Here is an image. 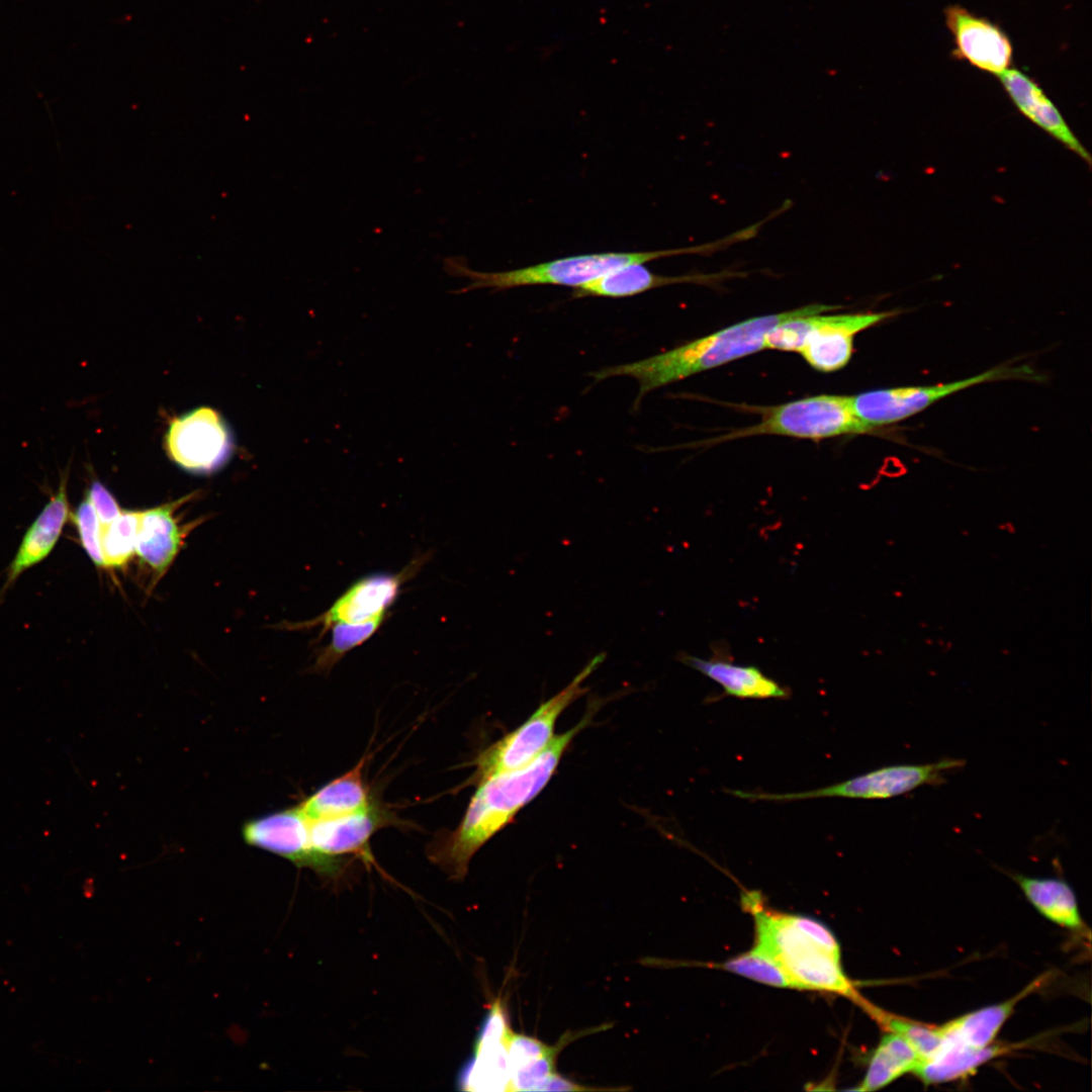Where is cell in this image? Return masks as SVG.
I'll use <instances>...</instances> for the list:
<instances>
[{
	"label": "cell",
	"mask_w": 1092,
	"mask_h": 1092,
	"mask_svg": "<svg viewBox=\"0 0 1092 1092\" xmlns=\"http://www.w3.org/2000/svg\"><path fill=\"white\" fill-rule=\"evenodd\" d=\"M193 494L181 499L141 511L136 548L141 560L159 577L163 575L179 553L191 525H181L176 511Z\"/></svg>",
	"instance_id": "obj_14"
},
{
	"label": "cell",
	"mask_w": 1092,
	"mask_h": 1092,
	"mask_svg": "<svg viewBox=\"0 0 1092 1092\" xmlns=\"http://www.w3.org/2000/svg\"><path fill=\"white\" fill-rule=\"evenodd\" d=\"M71 518L77 529L82 548L96 566L104 567L101 550L102 526L86 496L75 513L71 514Z\"/></svg>",
	"instance_id": "obj_30"
},
{
	"label": "cell",
	"mask_w": 1092,
	"mask_h": 1092,
	"mask_svg": "<svg viewBox=\"0 0 1092 1092\" xmlns=\"http://www.w3.org/2000/svg\"><path fill=\"white\" fill-rule=\"evenodd\" d=\"M604 657L596 656L565 689L541 704L522 725L485 748L474 760L471 782L477 784L488 777L521 768L536 758L553 739L558 717L584 694L582 681Z\"/></svg>",
	"instance_id": "obj_5"
},
{
	"label": "cell",
	"mask_w": 1092,
	"mask_h": 1092,
	"mask_svg": "<svg viewBox=\"0 0 1092 1092\" xmlns=\"http://www.w3.org/2000/svg\"><path fill=\"white\" fill-rule=\"evenodd\" d=\"M677 659L720 685L725 694L740 699H787L788 689L755 666L737 665L721 659H702L680 652Z\"/></svg>",
	"instance_id": "obj_21"
},
{
	"label": "cell",
	"mask_w": 1092,
	"mask_h": 1092,
	"mask_svg": "<svg viewBox=\"0 0 1092 1092\" xmlns=\"http://www.w3.org/2000/svg\"><path fill=\"white\" fill-rule=\"evenodd\" d=\"M720 967L728 972L771 987L792 989L789 979L777 964L753 947L726 961Z\"/></svg>",
	"instance_id": "obj_28"
},
{
	"label": "cell",
	"mask_w": 1092,
	"mask_h": 1092,
	"mask_svg": "<svg viewBox=\"0 0 1092 1092\" xmlns=\"http://www.w3.org/2000/svg\"><path fill=\"white\" fill-rule=\"evenodd\" d=\"M141 511H122L111 523L102 527L101 550L104 567L121 568L133 556Z\"/></svg>",
	"instance_id": "obj_27"
},
{
	"label": "cell",
	"mask_w": 1092,
	"mask_h": 1092,
	"mask_svg": "<svg viewBox=\"0 0 1092 1092\" xmlns=\"http://www.w3.org/2000/svg\"><path fill=\"white\" fill-rule=\"evenodd\" d=\"M1026 1043H991L982 1049L941 1041L928 1058L921 1060L913 1071L924 1085L941 1084L963 1079L983 1064L1004 1056Z\"/></svg>",
	"instance_id": "obj_19"
},
{
	"label": "cell",
	"mask_w": 1092,
	"mask_h": 1092,
	"mask_svg": "<svg viewBox=\"0 0 1092 1092\" xmlns=\"http://www.w3.org/2000/svg\"><path fill=\"white\" fill-rule=\"evenodd\" d=\"M86 497L92 505L102 527L111 523L122 512L113 494L98 479L91 482Z\"/></svg>",
	"instance_id": "obj_31"
},
{
	"label": "cell",
	"mask_w": 1092,
	"mask_h": 1092,
	"mask_svg": "<svg viewBox=\"0 0 1092 1092\" xmlns=\"http://www.w3.org/2000/svg\"><path fill=\"white\" fill-rule=\"evenodd\" d=\"M839 308L810 304L780 313L749 318L686 345L636 362L606 367L592 374L596 381L628 376L639 384L634 402L652 390L762 350L765 335L778 324L801 314L824 313Z\"/></svg>",
	"instance_id": "obj_3"
},
{
	"label": "cell",
	"mask_w": 1092,
	"mask_h": 1092,
	"mask_svg": "<svg viewBox=\"0 0 1092 1092\" xmlns=\"http://www.w3.org/2000/svg\"><path fill=\"white\" fill-rule=\"evenodd\" d=\"M590 719L588 712L574 727L554 736L525 766L478 782L460 824L432 843L430 858L452 878L462 879L477 850L547 786L572 739Z\"/></svg>",
	"instance_id": "obj_1"
},
{
	"label": "cell",
	"mask_w": 1092,
	"mask_h": 1092,
	"mask_svg": "<svg viewBox=\"0 0 1092 1092\" xmlns=\"http://www.w3.org/2000/svg\"><path fill=\"white\" fill-rule=\"evenodd\" d=\"M761 411L759 423L731 433L723 439L780 435L817 441L873 431L854 415L850 396L815 395Z\"/></svg>",
	"instance_id": "obj_6"
},
{
	"label": "cell",
	"mask_w": 1092,
	"mask_h": 1092,
	"mask_svg": "<svg viewBox=\"0 0 1092 1092\" xmlns=\"http://www.w3.org/2000/svg\"><path fill=\"white\" fill-rule=\"evenodd\" d=\"M574 1034L567 1033L561 1036L559 1042L549 1045L534 1036L515 1032L508 1027L504 1042L507 1053L509 1076L512 1071L532 1061H535L555 1050H562L567 1043L574 1040Z\"/></svg>",
	"instance_id": "obj_29"
},
{
	"label": "cell",
	"mask_w": 1092,
	"mask_h": 1092,
	"mask_svg": "<svg viewBox=\"0 0 1092 1092\" xmlns=\"http://www.w3.org/2000/svg\"><path fill=\"white\" fill-rule=\"evenodd\" d=\"M309 826L310 821L298 805L249 820L242 834L249 845L278 854L297 867L330 876L338 873L341 859L312 848Z\"/></svg>",
	"instance_id": "obj_11"
},
{
	"label": "cell",
	"mask_w": 1092,
	"mask_h": 1092,
	"mask_svg": "<svg viewBox=\"0 0 1092 1092\" xmlns=\"http://www.w3.org/2000/svg\"><path fill=\"white\" fill-rule=\"evenodd\" d=\"M1020 368L995 367L962 380L929 386H906L866 391L850 396L854 415L873 430L903 421L934 402L977 384L1021 377Z\"/></svg>",
	"instance_id": "obj_8"
},
{
	"label": "cell",
	"mask_w": 1092,
	"mask_h": 1092,
	"mask_svg": "<svg viewBox=\"0 0 1092 1092\" xmlns=\"http://www.w3.org/2000/svg\"><path fill=\"white\" fill-rule=\"evenodd\" d=\"M387 615L361 623H336L331 626V639L314 661V672L327 673L352 649L369 640L382 626Z\"/></svg>",
	"instance_id": "obj_25"
},
{
	"label": "cell",
	"mask_w": 1092,
	"mask_h": 1092,
	"mask_svg": "<svg viewBox=\"0 0 1092 1092\" xmlns=\"http://www.w3.org/2000/svg\"><path fill=\"white\" fill-rule=\"evenodd\" d=\"M892 311L851 314H813L811 328L799 353L821 372L843 368L850 360L853 339L858 333L885 321Z\"/></svg>",
	"instance_id": "obj_13"
},
{
	"label": "cell",
	"mask_w": 1092,
	"mask_h": 1092,
	"mask_svg": "<svg viewBox=\"0 0 1092 1092\" xmlns=\"http://www.w3.org/2000/svg\"><path fill=\"white\" fill-rule=\"evenodd\" d=\"M172 461L195 473H209L225 464L234 451V439L223 418L203 406L175 418L165 436Z\"/></svg>",
	"instance_id": "obj_9"
},
{
	"label": "cell",
	"mask_w": 1092,
	"mask_h": 1092,
	"mask_svg": "<svg viewBox=\"0 0 1092 1092\" xmlns=\"http://www.w3.org/2000/svg\"><path fill=\"white\" fill-rule=\"evenodd\" d=\"M741 903L754 921L752 947L777 964L792 989L833 993L864 1005L867 1000L843 971L840 945L826 925L768 908L758 891L744 892Z\"/></svg>",
	"instance_id": "obj_2"
},
{
	"label": "cell",
	"mask_w": 1092,
	"mask_h": 1092,
	"mask_svg": "<svg viewBox=\"0 0 1092 1092\" xmlns=\"http://www.w3.org/2000/svg\"><path fill=\"white\" fill-rule=\"evenodd\" d=\"M429 553L412 559L396 573L379 572L361 577L352 583L323 614L305 622L288 625L299 630L322 626L317 640L336 623H361L388 615L397 600L401 586L413 578L428 561Z\"/></svg>",
	"instance_id": "obj_10"
},
{
	"label": "cell",
	"mask_w": 1092,
	"mask_h": 1092,
	"mask_svg": "<svg viewBox=\"0 0 1092 1092\" xmlns=\"http://www.w3.org/2000/svg\"><path fill=\"white\" fill-rule=\"evenodd\" d=\"M67 487L68 470L62 476L57 491L25 532L17 553L8 567L3 589L12 584L23 571L47 558L56 546L71 516Z\"/></svg>",
	"instance_id": "obj_17"
},
{
	"label": "cell",
	"mask_w": 1092,
	"mask_h": 1092,
	"mask_svg": "<svg viewBox=\"0 0 1092 1092\" xmlns=\"http://www.w3.org/2000/svg\"><path fill=\"white\" fill-rule=\"evenodd\" d=\"M737 276V273L721 272L715 274H692L666 276L652 273L643 264H633L604 275L587 284L574 289L573 296L627 297L657 287L676 283H701Z\"/></svg>",
	"instance_id": "obj_20"
},
{
	"label": "cell",
	"mask_w": 1092,
	"mask_h": 1092,
	"mask_svg": "<svg viewBox=\"0 0 1092 1092\" xmlns=\"http://www.w3.org/2000/svg\"><path fill=\"white\" fill-rule=\"evenodd\" d=\"M871 1055L867 1072L857 1091H875L891 1084L907 1073H913L920 1062L913 1048L899 1034L883 1031Z\"/></svg>",
	"instance_id": "obj_24"
},
{
	"label": "cell",
	"mask_w": 1092,
	"mask_h": 1092,
	"mask_svg": "<svg viewBox=\"0 0 1092 1092\" xmlns=\"http://www.w3.org/2000/svg\"><path fill=\"white\" fill-rule=\"evenodd\" d=\"M883 1029L902 1036L919 1056L920 1061L930 1057L940 1045L942 1035L939 1025H931L909 1019L868 1002L862 1008Z\"/></svg>",
	"instance_id": "obj_26"
},
{
	"label": "cell",
	"mask_w": 1092,
	"mask_h": 1092,
	"mask_svg": "<svg viewBox=\"0 0 1092 1092\" xmlns=\"http://www.w3.org/2000/svg\"><path fill=\"white\" fill-rule=\"evenodd\" d=\"M945 25L951 34L956 60L994 75L1013 63V46L1006 32L988 18L952 4L944 8Z\"/></svg>",
	"instance_id": "obj_12"
},
{
	"label": "cell",
	"mask_w": 1092,
	"mask_h": 1092,
	"mask_svg": "<svg viewBox=\"0 0 1092 1092\" xmlns=\"http://www.w3.org/2000/svg\"><path fill=\"white\" fill-rule=\"evenodd\" d=\"M718 249L719 244L713 242L696 247L660 251L577 255L502 272L472 270L464 257L452 256L444 258L443 270L449 276L463 277L471 281L469 285L452 291L454 294L481 288L503 291L530 285H559L575 289L629 265L644 264L681 254H711Z\"/></svg>",
	"instance_id": "obj_4"
},
{
	"label": "cell",
	"mask_w": 1092,
	"mask_h": 1092,
	"mask_svg": "<svg viewBox=\"0 0 1092 1092\" xmlns=\"http://www.w3.org/2000/svg\"><path fill=\"white\" fill-rule=\"evenodd\" d=\"M365 757L351 770L329 782L299 807L309 821L360 812L373 803L363 779Z\"/></svg>",
	"instance_id": "obj_22"
},
{
	"label": "cell",
	"mask_w": 1092,
	"mask_h": 1092,
	"mask_svg": "<svg viewBox=\"0 0 1092 1092\" xmlns=\"http://www.w3.org/2000/svg\"><path fill=\"white\" fill-rule=\"evenodd\" d=\"M1011 877L1029 903L1048 920L1072 931L1085 930L1076 895L1066 881L1021 874Z\"/></svg>",
	"instance_id": "obj_23"
},
{
	"label": "cell",
	"mask_w": 1092,
	"mask_h": 1092,
	"mask_svg": "<svg viewBox=\"0 0 1092 1092\" xmlns=\"http://www.w3.org/2000/svg\"><path fill=\"white\" fill-rule=\"evenodd\" d=\"M1045 980L1046 975H1042L1004 1002L971 1011L939 1025L942 1040L973 1049H982L993 1043L1018 1003L1038 989Z\"/></svg>",
	"instance_id": "obj_18"
},
{
	"label": "cell",
	"mask_w": 1092,
	"mask_h": 1092,
	"mask_svg": "<svg viewBox=\"0 0 1092 1092\" xmlns=\"http://www.w3.org/2000/svg\"><path fill=\"white\" fill-rule=\"evenodd\" d=\"M388 820L387 813L372 804L360 812L310 821V843L316 852L326 855L339 857L358 853L366 856L370 838Z\"/></svg>",
	"instance_id": "obj_16"
},
{
	"label": "cell",
	"mask_w": 1092,
	"mask_h": 1092,
	"mask_svg": "<svg viewBox=\"0 0 1092 1092\" xmlns=\"http://www.w3.org/2000/svg\"><path fill=\"white\" fill-rule=\"evenodd\" d=\"M997 76L1020 113L1087 163L1091 162L1089 153L1072 132L1061 112L1030 76L1015 68H1009Z\"/></svg>",
	"instance_id": "obj_15"
},
{
	"label": "cell",
	"mask_w": 1092,
	"mask_h": 1092,
	"mask_svg": "<svg viewBox=\"0 0 1092 1092\" xmlns=\"http://www.w3.org/2000/svg\"><path fill=\"white\" fill-rule=\"evenodd\" d=\"M965 765L961 758L945 757L927 763L883 766L828 787L797 793H752L735 790L734 795L747 800L789 802L822 797L850 799H890L928 785L945 782L947 772Z\"/></svg>",
	"instance_id": "obj_7"
}]
</instances>
